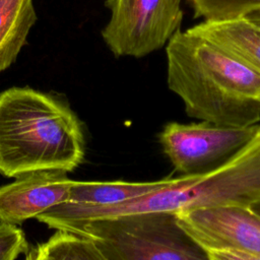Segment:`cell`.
Returning a JSON list of instances; mask_svg holds the SVG:
<instances>
[{
    "instance_id": "cell-1",
    "label": "cell",
    "mask_w": 260,
    "mask_h": 260,
    "mask_svg": "<svg viewBox=\"0 0 260 260\" xmlns=\"http://www.w3.org/2000/svg\"><path fill=\"white\" fill-rule=\"evenodd\" d=\"M167 83L189 117L218 126L260 121V73L188 29L166 45Z\"/></svg>"
},
{
    "instance_id": "cell-2",
    "label": "cell",
    "mask_w": 260,
    "mask_h": 260,
    "mask_svg": "<svg viewBox=\"0 0 260 260\" xmlns=\"http://www.w3.org/2000/svg\"><path fill=\"white\" fill-rule=\"evenodd\" d=\"M83 157L81 124L68 105L30 87L0 92V175L69 173Z\"/></svg>"
},
{
    "instance_id": "cell-3",
    "label": "cell",
    "mask_w": 260,
    "mask_h": 260,
    "mask_svg": "<svg viewBox=\"0 0 260 260\" xmlns=\"http://www.w3.org/2000/svg\"><path fill=\"white\" fill-rule=\"evenodd\" d=\"M260 199V136L220 167L200 175L180 176L156 191L118 204L89 205L63 202L37 219L50 229L66 232L86 221L131 213H179L220 206H247Z\"/></svg>"
},
{
    "instance_id": "cell-4",
    "label": "cell",
    "mask_w": 260,
    "mask_h": 260,
    "mask_svg": "<svg viewBox=\"0 0 260 260\" xmlns=\"http://www.w3.org/2000/svg\"><path fill=\"white\" fill-rule=\"evenodd\" d=\"M94 242L109 260H209L177 213L152 211L94 219L69 228Z\"/></svg>"
},
{
    "instance_id": "cell-5",
    "label": "cell",
    "mask_w": 260,
    "mask_h": 260,
    "mask_svg": "<svg viewBox=\"0 0 260 260\" xmlns=\"http://www.w3.org/2000/svg\"><path fill=\"white\" fill-rule=\"evenodd\" d=\"M182 0H106L110 18L102 30L116 57H145L181 30Z\"/></svg>"
},
{
    "instance_id": "cell-6",
    "label": "cell",
    "mask_w": 260,
    "mask_h": 260,
    "mask_svg": "<svg viewBox=\"0 0 260 260\" xmlns=\"http://www.w3.org/2000/svg\"><path fill=\"white\" fill-rule=\"evenodd\" d=\"M259 136L260 124L229 127L171 122L159 133V142L174 168L190 176L220 167Z\"/></svg>"
},
{
    "instance_id": "cell-7",
    "label": "cell",
    "mask_w": 260,
    "mask_h": 260,
    "mask_svg": "<svg viewBox=\"0 0 260 260\" xmlns=\"http://www.w3.org/2000/svg\"><path fill=\"white\" fill-rule=\"evenodd\" d=\"M181 225L205 249L233 248L260 256V217L230 205L177 213Z\"/></svg>"
},
{
    "instance_id": "cell-8",
    "label": "cell",
    "mask_w": 260,
    "mask_h": 260,
    "mask_svg": "<svg viewBox=\"0 0 260 260\" xmlns=\"http://www.w3.org/2000/svg\"><path fill=\"white\" fill-rule=\"evenodd\" d=\"M65 172L42 171L0 186V222L20 224L68 201L72 184Z\"/></svg>"
},
{
    "instance_id": "cell-9",
    "label": "cell",
    "mask_w": 260,
    "mask_h": 260,
    "mask_svg": "<svg viewBox=\"0 0 260 260\" xmlns=\"http://www.w3.org/2000/svg\"><path fill=\"white\" fill-rule=\"evenodd\" d=\"M188 30L216 44L260 73V25L249 18L203 20Z\"/></svg>"
},
{
    "instance_id": "cell-10",
    "label": "cell",
    "mask_w": 260,
    "mask_h": 260,
    "mask_svg": "<svg viewBox=\"0 0 260 260\" xmlns=\"http://www.w3.org/2000/svg\"><path fill=\"white\" fill-rule=\"evenodd\" d=\"M175 180L176 178L151 182L73 181L69 189L68 201L89 205L118 204L161 189Z\"/></svg>"
},
{
    "instance_id": "cell-11",
    "label": "cell",
    "mask_w": 260,
    "mask_h": 260,
    "mask_svg": "<svg viewBox=\"0 0 260 260\" xmlns=\"http://www.w3.org/2000/svg\"><path fill=\"white\" fill-rule=\"evenodd\" d=\"M36 20L34 0H0V72L16 60Z\"/></svg>"
},
{
    "instance_id": "cell-12",
    "label": "cell",
    "mask_w": 260,
    "mask_h": 260,
    "mask_svg": "<svg viewBox=\"0 0 260 260\" xmlns=\"http://www.w3.org/2000/svg\"><path fill=\"white\" fill-rule=\"evenodd\" d=\"M38 248L53 260H109L91 240L57 231Z\"/></svg>"
},
{
    "instance_id": "cell-13",
    "label": "cell",
    "mask_w": 260,
    "mask_h": 260,
    "mask_svg": "<svg viewBox=\"0 0 260 260\" xmlns=\"http://www.w3.org/2000/svg\"><path fill=\"white\" fill-rule=\"evenodd\" d=\"M195 17L204 21H226L246 18L260 11V0H187Z\"/></svg>"
},
{
    "instance_id": "cell-14",
    "label": "cell",
    "mask_w": 260,
    "mask_h": 260,
    "mask_svg": "<svg viewBox=\"0 0 260 260\" xmlns=\"http://www.w3.org/2000/svg\"><path fill=\"white\" fill-rule=\"evenodd\" d=\"M27 249L28 244L21 229L0 222V260H15Z\"/></svg>"
},
{
    "instance_id": "cell-15",
    "label": "cell",
    "mask_w": 260,
    "mask_h": 260,
    "mask_svg": "<svg viewBox=\"0 0 260 260\" xmlns=\"http://www.w3.org/2000/svg\"><path fill=\"white\" fill-rule=\"evenodd\" d=\"M209 260H260V256L233 248L205 249Z\"/></svg>"
},
{
    "instance_id": "cell-16",
    "label": "cell",
    "mask_w": 260,
    "mask_h": 260,
    "mask_svg": "<svg viewBox=\"0 0 260 260\" xmlns=\"http://www.w3.org/2000/svg\"><path fill=\"white\" fill-rule=\"evenodd\" d=\"M25 260H53V259H51L49 256H47L44 252H42V251L37 247L34 251H31V252L27 255V257H26Z\"/></svg>"
},
{
    "instance_id": "cell-17",
    "label": "cell",
    "mask_w": 260,
    "mask_h": 260,
    "mask_svg": "<svg viewBox=\"0 0 260 260\" xmlns=\"http://www.w3.org/2000/svg\"><path fill=\"white\" fill-rule=\"evenodd\" d=\"M249 209L260 217V199L257 200V201H254L253 203H251L249 205Z\"/></svg>"
},
{
    "instance_id": "cell-18",
    "label": "cell",
    "mask_w": 260,
    "mask_h": 260,
    "mask_svg": "<svg viewBox=\"0 0 260 260\" xmlns=\"http://www.w3.org/2000/svg\"><path fill=\"white\" fill-rule=\"evenodd\" d=\"M247 18H249L251 21L255 22L256 24L260 25V11L259 12H255V13L249 15Z\"/></svg>"
}]
</instances>
